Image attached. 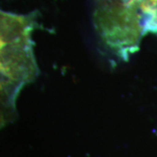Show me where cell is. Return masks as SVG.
Instances as JSON below:
<instances>
[{
	"instance_id": "obj_1",
	"label": "cell",
	"mask_w": 157,
	"mask_h": 157,
	"mask_svg": "<svg viewBox=\"0 0 157 157\" xmlns=\"http://www.w3.org/2000/svg\"><path fill=\"white\" fill-rule=\"evenodd\" d=\"M36 14L0 10V130L17 116L21 90L39 74L33 33Z\"/></svg>"
},
{
	"instance_id": "obj_2",
	"label": "cell",
	"mask_w": 157,
	"mask_h": 157,
	"mask_svg": "<svg viewBox=\"0 0 157 157\" xmlns=\"http://www.w3.org/2000/svg\"><path fill=\"white\" fill-rule=\"evenodd\" d=\"M94 22L103 42L124 60L139 49L143 31L138 2L107 0L96 10Z\"/></svg>"
}]
</instances>
